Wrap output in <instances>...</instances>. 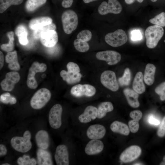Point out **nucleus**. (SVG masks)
<instances>
[{
	"mask_svg": "<svg viewBox=\"0 0 165 165\" xmlns=\"http://www.w3.org/2000/svg\"><path fill=\"white\" fill-rule=\"evenodd\" d=\"M73 0H63L62 2V6L64 8L70 7L73 3Z\"/></svg>",
	"mask_w": 165,
	"mask_h": 165,
	"instance_id": "47",
	"label": "nucleus"
},
{
	"mask_svg": "<svg viewBox=\"0 0 165 165\" xmlns=\"http://www.w3.org/2000/svg\"><path fill=\"white\" fill-rule=\"evenodd\" d=\"M36 143L40 148L46 149L50 145V138L48 132L43 130L38 131L35 136Z\"/></svg>",
	"mask_w": 165,
	"mask_h": 165,
	"instance_id": "20",
	"label": "nucleus"
},
{
	"mask_svg": "<svg viewBox=\"0 0 165 165\" xmlns=\"http://www.w3.org/2000/svg\"><path fill=\"white\" fill-rule=\"evenodd\" d=\"M62 106L59 104L54 105L51 108L49 114V124L52 128L57 129L62 124Z\"/></svg>",
	"mask_w": 165,
	"mask_h": 165,
	"instance_id": "9",
	"label": "nucleus"
},
{
	"mask_svg": "<svg viewBox=\"0 0 165 165\" xmlns=\"http://www.w3.org/2000/svg\"><path fill=\"white\" fill-rule=\"evenodd\" d=\"M7 152V150L6 146L2 144L0 145V156H4Z\"/></svg>",
	"mask_w": 165,
	"mask_h": 165,
	"instance_id": "48",
	"label": "nucleus"
},
{
	"mask_svg": "<svg viewBox=\"0 0 165 165\" xmlns=\"http://www.w3.org/2000/svg\"><path fill=\"white\" fill-rule=\"evenodd\" d=\"M20 76L18 72L12 71L7 73L5 79L0 83L2 90L4 91H10L13 90L15 84L20 80Z\"/></svg>",
	"mask_w": 165,
	"mask_h": 165,
	"instance_id": "12",
	"label": "nucleus"
},
{
	"mask_svg": "<svg viewBox=\"0 0 165 165\" xmlns=\"http://www.w3.org/2000/svg\"><path fill=\"white\" fill-rule=\"evenodd\" d=\"M131 78V74L130 69L126 68L124 71L123 76L118 79L119 83L120 86H126L129 85Z\"/></svg>",
	"mask_w": 165,
	"mask_h": 165,
	"instance_id": "35",
	"label": "nucleus"
},
{
	"mask_svg": "<svg viewBox=\"0 0 165 165\" xmlns=\"http://www.w3.org/2000/svg\"><path fill=\"white\" fill-rule=\"evenodd\" d=\"M123 92L130 106L134 108H138L139 106L140 103L138 101V93L134 90L128 88L124 89Z\"/></svg>",
	"mask_w": 165,
	"mask_h": 165,
	"instance_id": "23",
	"label": "nucleus"
},
{
	"mask_svg": "<svg viewBox=\"0 0 165 165\" xmlns=\"http://www.w3.org/2000/svg\"><path fill=\"white\" fill-rule=\"evenodd\" d=\"M141 150L137 145L130 146L125 150L121 154L119 158L123 162H131L137 159L140 155Z\"/></svg>",
	"mask_w": 165,
	"mask_h": 165,
	"instance_id": "13",
	"label": "nucleus"
},
{
	"mask_svg": "<svg viewBox=\"0 0 165 165\" xmlns=\"http://www.w3.org/2000/svg\"><path fill=\"white\" fill-rule=\"evenodd\" d=\"M54 158L57 165H68V152L67 146L64 145L58 146L56 149Z\"/></svg>",
	"mask_w": 165,
	"mask_h": 165,
	"instance_id": "14",
	"label": "nucleus"
},
{
	"mask_svg": "<svg viewBox=\"0 0 165 165\" xmlns=\"http://www.w3.org/2000/svg\"><path fill=\"white\" fill-rule=\"evenodd\" d=\"M6 61L9 64V68L12 70L19 71L20 68L18 61L17 52L16 50L8 52L5 57Z\"/></svg>",
	"mask_w": 165,
	"mask_h": 165,
	"instance_id": "24",
	"label": "nucleus"
},
{
	"mask_svg": "<svg viewBox=\"0 0 165 165\" xmlns=\"http://www.w3.org/2000/svg\"><path fill=\"white\" fill-rule=\"evenodd\" d=\"M155 91L156 93L160 96L161 101L165 100V82L158 85L155 88Z\"/></svg>",
	"mask_w": 165,
	"mask_h": 165,
	"instance_id": "40",
	"label": "nucleus"
},
{
	"mask_svg": "<svg viewBox=\"0 0 165 165\" xmlns=\"http://www.w3.org/2000/svg\"><path fill=\"white\" fill-rule=\"evenodd\" d=\"M134 165H142V164H141V163H137L134 164Z\"/></svg>",
	"mask_w": 165,
	"mask_h": 165,
	"instance_id": "56",
	"label": "nucleus"
},
{
	"mask_svg": "<svg viewBox=\"0 0 165 165\" xmlns=\"http://www.w3.org/2000/svg\"><path fill=\"white\" fill-rule=\"evenodd\" d=\"M150 0L153 2H155L157 1V0Z\"/></svg>",
	"mask_w": 165,
	"mask_h": 165,
	"instance_id": "55",
	"label": "nucleus"
},
{
	"mask_svg": "<svg viewBox=\"0 0 165 165\" xmlns=\"http://www.w3.org/2000/svg\"><path fill=\"white\" fill-rule=\"evenodd\" d=\"M106 133V129L103 125L95 124L90 126L88 128L86 134L90 139H100L102 138Z\"/></svg>",
	"mask_w": 165,
	"mask_h": 165,
	"instance_id": "15",
	"label": "nucleus"
},
{
	"mask_svg": "<svg viewBox=\"0 0 165 165\" xmlns=\"http://www.w3.org/2000/svg\"><path fill=\"white\" fill-rule=\"evenodd\" d=\"M129 128L130 131L133 133L137 132L139 128L138 121L133 119L130 120L128 122Z\"/></svg>",
	"mask_w": 165,
	"mask_h": 165,
	"instance_id": "41",
	"label": "nucleus"
},
{
	"mask_svg": "<svg viewBox=\"0 0 165 165\" xmlns=\"http://www.w3.org/2000/svg\"><path fill=\"white\" fill-rule=\"evenodd\" d=\"M135 0H125V2L128 4L133 3Z\"/></svg>",
	"mask_w": 165,
	"mask_h": 165,
	"instance_id": "50",
	"label": "nucleus"
},
{
	"mask_svg": "<svg viewBox=\"0 0 165 165\" xmlns=\"http://www.w3.org/2000/svg\"><path fill=\"white\" fill-rule=\"evenodd\" d=\"M150 23L162 27L165 26V13L162 12L149 20Z\"/></svg>",
	"mask_w": 165,
	"mask_h": 165,
	"instance_id": "36",
	"label": "nucleus"
},
{
	"mask_svg": "<svg viewBox=\"0 0 165 165\" xmlns=\"http://www.w3.org/2000/svg\"><path fill=\"white\" fill-rule=\"evenodd\" d=\"M31 134L29 130L25 131L23 137L15 136L10 141L11 145L16 151L21 152H26L29 151L32 147L30 141Z\"/></svg>",
	"mask_w": 165,
	"mask_h": 165,
	"instance_id": "2",
	"label": "nucleus"
},
{
	"mask_svg": "<svg viewBox=\"0 0 165 165\" xmlns=\"http://www.w3.org/2000/svg\"><path fill=\"white\" fill-rule=\"evenodd\" d=\"M67 70V71L62 70L60 73V75L64 80L69 84H73L80 81L82 75L80 72Z\"/></svg>",
	"mask_w": 165,
	"mask_h": 165,
	"instance_id": "19",
	"label": "nucleus"
},
{
	"mask_svg": "<svg viewBox=\"0 0 165 165\" xmlns=\"http://www.w3.org/2000/svg\"><path fill=\"white\" fill-rule=\"evenodd\" d=\"M142 116V112L139 110H134L130 114V117L133 119L139 121L141 118Z\"/></svg>",
	"mask_w": 165,
	"mask_h": 165,
	"instance_id": "44",
	"label": "nucleus"
},
{
	"mask_svg": "<svg viewBox=\"0 0 165 165\" xmlns=\"http://www.w3.org/2000/svg\"><path fill=\"white\" fill-rule=\"evenodd\" d=\"M164 42H165V40L164 41Z\"/></svg>",
	"mask_w": 165,
	"mask_h": 165,
	"instance_id": "57",
	"label": "nucleus"
},
{
	"mask_svg": "<svg viewBox=\"0 0 165 165\" xmlns=\"http://www.w3.org/2000/svg\"><path fill=\"white\" fill-rule=\"evenodd\" d=\"M104 145L98 139H92L86 144L85 148V153L89 155H94L100 153L103 150Z\"/></svg>",
	"mask_w": 165,
	"mask_h": 165,
	"instance_id": "17",
	"label": "nucleus"
},
{
	"mask_svg": "<svg viewBox=\"0 0 165 165\" xmlns=\"http://www.w3.org/2000/svg\"><path fill=\"white\" fill-rule=\"evenodd\" d=\"M67 69L73 70L78 72H80V69L78 65L73 62H70L68 63L67 65Z\"/></svg>",
	"mask_w": 165,
	"mask_h": 165,
	"instance_id": "45",
	"label": "nucleus"
},
{
	"mask_svg": "<svg viewBox=\"0 0 165 165\" xmlns=\"http://www.w3.org/2000/svg\"><path fill=\"white\" fill-rule=\"evenodd\" d=\"M122 10V6L117 0H108V3L103 2L99 6L98 11L101 15H105L108 13L118 14Z\"/></svg>",
	"mask_w": 165,
	"mask_h": 165,
	"instance_id": "7",
	"label": "nucleus"
},
{
	"mask_svg": "<svg viewBox=\"0 0 165 165\" xmlns=\"http://www.w3.org/2000/svg\"><path fill=\"white\" fill-rule=\"evenodd\" d=\"M56 29V25L52 23L39 29L34 30L33 33V36L35 38L38 39L40 38L42 34L47 31L51 30H55Z\"/></svg>",
	"mask_w": 165,
	"mask_h": 165,
	"instance_id": "31",
	"label": "nucleus"
},
{
	"mask_svg": "<svg viewBox=\"0 0 165 165\" xmlns=\"http://www.w3.org/2000/svg\"><path fill=\"white\" fill-rule=\"evenodd\" d=\"M156 67L152 64H147L145 70L143 77L144 81L148 85H152L154 81V76Z\"/></svg>",
	"mask_w": 165,
	"mask_h": 165,
	"instance_id": "25",
	"label": "nucleus"
},
{
	"mask_svg": "<svg viewBox=\"0 0 165 165\" xmlns=\"http://www.w3.org/2000/svg\"><path fill=\"white\" fill-rule=\"evenodd\" d=\"M0 101L4 104H14L16 103V100L14 97L11 95L9 93H4L0 95Z\"/></svg>",
	"mask_w": 165,
	"mask_h": 165,
	"instance_id": "38",
	"label": "nucleus"
},
{
	"mask_svg": "<svg viewBox=\"0 0 165 165\" xmlns=\"http://www.w3.org/2000/svg\"><path fill=\"white\" fill-rule=\"evenodd\" d=\"M97 108L92 105L87 106L83 112L78 117L79 121L81 123H87L96 119L97 116Z\"/></svg>",
	"mask_w": 165,
	"mask_h": 165,
	"instance_id": "18",
	"label": "nucleus"
},
{
	"mask_svg": "<svg viewBox=\"0 0 165 165\" xmlns=\"http://www.w3.org/2000/svg\"><path fill=\"white\" fill-rule=\"evenodd\" d=\"M46 64L44 63H39L37 61L33 62L30 68L27 80L28 86L31 89H35L38 86V83L35 78L37 72H43L47 69Z\"/></svg>",
	"mask_w": 165,
	"mask_h": 165,
	"instance_id": "6",
	"label": "nucleus"
},
{
	"mask_svg": "<svg viewBox=\"0 0 165 165\" xmlns=\"http://www.w3.org/2000/svg\"><path fill=\"white\" fill-rule=\"evenodd\" d=\"M137 1L140 3H141L143 1V0H137Z\"/></svg>",
	"mask_w": 165,
	"mask_h": 165,
	"instance_id": "53",
	"label": "nucleus"
},
{
	"mask_svg": "<svg viewBox=\"0 0 165 165\" xmlns=\"http://www.w3.org/2000/svg\"><path fill=\"white\" fill-rule=\"evenodd\" d=\"M4 55L3 53L0 51V69L2 68L4 65Z\"/></svg>",
	"mask_w": 165,
	"mask_h": 165,
	"instance_id": "49",
	"label": "nucleus"
},
{
	"mask_svg": "<svg viewBox=\"0 0 165 165\" xmlns=\"http://www.w3.org/2000/svg\"><path fill=\"white\" fill-rule=\"evenodd\" d=\"M157 135L160 137L164 136L165 134V116L162 119L157 131Z\"/></svg>",
	"mask_w": 165,
	"mask_h": 165,
	"instance_id": "42",
	"label": "nucleus"
},
{
	"mask_svg": "<svg viewBox=\"0 0 165 165\" xmlns=\"http://www.w3.org/2000/svg\"><path fill=\"white\" fill-rule=\"evenodd\" d=\"M113 108V105L111 102L105 101L102 102L98 107L97 118L99 119L103 118L107 113L112 111Z\"/></svg>",
	"mask_w": 165,
	"mask_h": 165,
	"instance_id": "29",
	"label": "nucleus"
},
{
	"mask_svg": "<svg viewBox=\"0 0 165 165\" xmlns=\"http://www.w3.org/2000/svg\"><path fill=\"white\" fill-rule=\"evenodd\" d=\"M110 129L115 133L127 136L130 133V129L126 124L117 121L113 122L111 125Z\"/></svg>",
	"mask_w": 165,
	"mask_h": 165,
	"instance_id": "27",
	"label": "nucleus"
},
{
	"mask_svg": "<svg viewBox=\"0 0 165 165\" xmlns=\"http://www.w3.org/2000/svg\"><path fill=\"white\" fill-rule=\"evenodd\" d=\"M51 97V94L48 89L41 88L37 90L31 97L30 102L31 106L34 109H40L48 102Z\"/></svg>",
	"mask_w": 165,
	"mask_h": 165,
	"instance_id": "4",
	"label": "nucleus"
},
{
	"mask_svg": "<svg viewBox=\"0 0 165 165\" xmlns=\"http://www.w3.org/2000/svg\"><path fill=\"white\" fill-rule=\"evenodd\" d=\"M42 44L47 47H52L55 46L58 41V37L56 31L51 30L42 34L40 38Z\"/></svg>",
	"mask_w": 165,
	"mask_h": 165,
	"instance_id": "16",
	"label": "nucleus"
},
{
	"mask_svg": "<svg viewBox=\"0 0 165 165\" xmlns=\"http://www.w3.org/2000/svg\"><path fill=\"white\" fill-rule=\"evenodd\" d=\"M61 18L63 29L65 33L70 34L76 29L78 25V17L74 11H65L62 13Z\"/></svg>",
	"mask_w": 165,
	"mask_h": 165,
	"instance_id": "3",
	"label": "nucleus"
},
{
	"mask_svg": "<svg viewBox=\"0 0 165 165\" xmlns=\"http://www.w3.org/2000/svg\"><path fill=\"white\" fill-rule=\"evenodd\" d=\"M70 92L72 95L76 97L82 96L90 97L94 95L96 90L94 86L90 84H79L73 86Z\"/></svg>",
	"mask_w": 165,
	"mask_h": 165,
	"instance_id": "10",
	"label": "nucleus"
},
{
	"mask_svg": "<svg viewBox=\"0 0 165 165\" xmlns=\"http://www.w3.org/2000/svg\"><path fill=\"white\" fill-rule=\"evenodd\" d=\"M15 32L20 43L22 45H27L28 40L27 38L28 31L26 27L22 24L19 25L16 28Z\"/></svg>",
	"mask_w": 165,
	"mask_h": 165,
	"instance_id": "28",
	"label": "nucleus"
},
{
	"mask_svg": "<svg viewBox=\"0 0 165 165\" xmlns=\"http://www.w3.org/2000/svg\"><path fill=\"white\" fill-rule=\"evenodd\" d=\"M131 39L133 41H138L142 38V35L139 30H135L131 32Z\"/></svg>",
	"mask_w": 165,
	"mask_h": 165,
	"instance_id": "43",
	"label": "nucleus"
},
{
	"mask_svg": "<svg viewBox=\"0 0 165 165\" xmlns=\"http://www.w3.org/2000/svg\"><path fill=\"white\" fill-rule=\"evenodd\" d=\"M101 82L105 87L113 91H117L119 88L115 73L112 71H105L101 74Z\"/></svg>",
	"mask_w": 165,
	"mask_h": 165,
	"instance_id": "8",
	"label": "nucleus"
},
{
	"mask_svg": "<svg viewBox=\"0 0 165 165\" xmlns=\"http://www.w3.org/2000/svg\"><path fill=\"white\" fill-rule=\"evenodd\" d=\"M52 20L48 16H42L33 19L29 24L30 28L33 30L39 29L52 23Z\"/></svg>",
	"mask_w": 165,
	"mask_h": 165,
	"instance_id": "21",
	"label": "nucleus"
},
{
	"mask_svg": "<svg viewBox=\"0 0 165 165\" xmlns=\"http://www.w3.org/2000/svg\"><path fill=\"white\" fill-rule=\"evenodd\" d=\"M148 121L149 124L155 126H157L160 123V121L156 119L152 114L148 116Z\"/></svg>",
	"mask_w": 165,
	"mask_h": 165,
	"instance_id": "46",
	"label": "nucleus"
},
{
	"mask_svg": "<svg viewBox=\"0 0 165 165\" xmlns=\"http://www.w3.org/2000/svg\"><path fill=\"white\" fill-rule=\"evenodd\" d=\"M23 0H0V13H2L12 5L21 4Z\"/></svg>",
	"mask_w": 165,
	"mask_h": 165,
	"instance_id": "32",
	"label": "nucleus"
},
{
	"mask_svg": "<svg viewBox=\"0 0 165 165\" xmlns=\"http://www.w3.org/2000/svg\"><path fill=\"white\" fill-rule=\"evenodd\" d=\"M92 37L91 32L88 30H84L80 31L77 36V38L85 42L90 41Z\"/></svg>",
	"mask_w": 165,
	"mask_h": 165,
	"instance_id": "39",
	"label": "nucleus"
},
{
	"mask_svg": "<svg viewBox=\"0 0 165 165\" xmlns=\"http://www.w3.org/2000/svg\"><path fill=\"white\" fill-rule=\"evenodd\" d=\"M17 163L19 165H35L37 162L34 158H30L29 156L24 155L22 157H19L17 159Z\"/></svg>",
	"mask_w": 165,
	"mask_h": 165,
	"instance_id": "37",
	"label": "nucleus"
},
{
	"mask_svg": "<svg viewBox=\"0 0 165 165\" xmlns=\"http://www.w3.org/2000/svg\"><path fill=\"white\" fill-rule=\"evenodd\" d=\"M163 161L161 163L160 165H165V155L163 157Z\"/></svg>",
	"mask_w": 165,
	"mask_h": 165,
	"instance_id": "52",
	"label": "nucleus"
},
{
	"mask_svg": "<svg viewBox=\"0 0 165 165\" xmlns=\"http://www.w3.org/2000/svg\"><path fill=\"white\" fill-rule=\"evenodd\" d=\"M10 164L8 163H5L2 164V165H10Z\"/></svg>",
	"mask_w": 165,
	"mask_h": 165,
	"instance_id": "54",
	"label": "nucleus"
},
{
	"mask_svg": "<svg viewBox=\"0 0 165 165\" xmlns=\"http://www.w3.org/2000/svg\"><path fill=\"white\" fill-rule=\"evenodd\" d=\"M7 35L9 40V42L8 43L2 44L1 46V48L3 50L8 52L13 49L14 33L13 31H10L7 33Z\"/></svg>",
	"mask_w": 165,
	"mask_h": 165,
	"instance_id": "33",
	"label": "nucleus"
},
{
	"mask_svg": "<svg viewBox=\"0 0 165 165\" xmlns=\"http://www.w3.org/2000/svg\"><path fill=\"white\" fill-rule=\"evenodd\" d=\"M105 42L113 47H117L125 44L127 40V35L124 30L118 29L114 32L109 33L105 36Z\"/></svg>",
	"mask_w": 165,
	"mask_h": 165,
	"instance_id": "5",
	"label": "nucleus"
},
{
	"mask_svg": "<svg viewBox=\"0 0 165 165\" xmlns=\"http://www.w3.org/2000/svg\"><path fill=\"white\" fill-rule=\"evenodd\" d=\"M133 90L139 94H141L145 90V87L143 82L142 73L138 72L134 77L132 85Z\"/></svg>",
	"mask_w": 165,
	"mask_h": 165,
	"instance_id": "26",
	"label": "nucleus"
},
{
	"mask_svg": "<svg viewBox=\"0 0 165 165\" xmlns=\"http://www.w3.org/2000/svg\"><path fill=\"white\" fill-rule=\"evenodd\" d=\"M164 33L162 27L155 25L148 27L145 32L147 47L150 49L155 48L163 36Z\"/></svg>",
	"mask_w": 165,
	"mask_h": 165,
	"instance_id": "1",
	"label": "nucleus"
},
{
	"mask_svg": "<svg viewBox=\"0 0 165 165\" xmlns=\"http://www.w3.org/2000/svg\"><path fill=\"white\" fill-rule=\"evenodd\" d=\"M46 0H27L25 4L26 9L28 12H32L44 4Z\"/></svg>",
	"mask_w": 165,
	"mask_h": 165,
	"instance_id": "30",
	"label": "nucleus"
},
{
	"mask_svg": "<svg viewBox=\"0 0 165 165\" xmlns=\"http://www.w3.org/2000/svg\"><path fill=\"white\" fill-rule=\"evenodd\" d=\"M96 58L100 60L106 62L109 65L115 64L120 61L121 55L118 52L112 50H106L98 52L96 54Z\"/></svg>",
	"mask_w": 165,
	"mask_h": 165,
	"instance_id": "11",
	"label": "nucleus"
},
{
	"mask_svg": "<svg viewBox=\"0 0 165 165\" xmlns=\"http://www.w3.org/2000/svg\"><path fill=\"white\" fill-rule=\"evenodd\" d=\"M37 163L39 165H53L51 155L45 149L40 148L37 151Z\"/></svg>",
	"mask_w": 165,
	"mask_h": 165,
	"instance_id": "22",
	"label": "nucleus"
},
{
	"mask_svg": "<svg viewBox=\"0 0 165 165\" xmlns=\"http://www.w3.org/2000/svg\"><path fill=\"white\" fill-rule=\"evenodd\" d=\"M74 46L75 49L79 52H84L89 49V46L87 42L77 38L74 42Z\"/></svg>",
	"mask_w": 165,
	"mask_h": 165,
	"instance_id": "34",
	"label": "nucleus"
},
{
	"mask_svg": "<svg viewBox=\"0 0 165 165\" xmlns=\"http://www.w3.org/2000/svg\"><path fill=\"white\" fill-rule=\"evenodd\" d=\"M96 0H83V2L85 3H88Z\"/></svg>",
	"mask_w": 165,
	"mask_h": 165,
	"instance_id": "51",
	"label": "nucleus"
}]
</instances>
